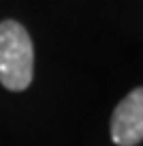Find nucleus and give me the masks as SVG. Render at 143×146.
Here are the masks:
<instances>
[{
  "label": "nucleus",
  "mask_w": 143,
  "mask_h": 146,
  "mask_svg": "<svg viewBox=\"0 0 143 146\" xmlns=\"http://www.w3.org/2000/svg\"><path fill=\"white\" fill-rule=\"evenodd\" d=\"M34 78V45L28 30L15 19L0 22V84L22 92Z\"/></svg>",
  "instance_id": "obj_1"
},
{
  "label": "nucleus",
  "mask_w": 143,
  "mask_h": 146,
  "mask_svg": "<svg viewBox=\"0 0 143 146\" xmlns=\"http://www.w3.org/2000/svg\"><path fill=\"white\" fill-rule=\"evenodd\" d=\"M111 140L117 146L143 142V86L130 90L111 114Z\"/></svg>",
  "instance_id": "obj_2"
}]
</instances>
